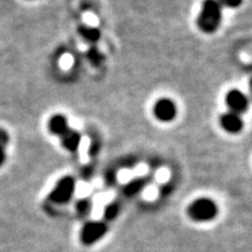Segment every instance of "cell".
Wrapping results in <instances>:
<instances>
[{"label": "cell", "instance_id": "cell-1", "mask_svg": "<svg viewBox=\"0 0 252 252\" xmlns=\"http://www.w3.org/2000/svg\"><path fill=\"white\" fill-rule=\"evenodd\" d=\"M222 9L218 0H204L196 20L199 29L206 34H214L217 32L222 22Z\"/></svg>", "mask_w": 252, "mask_h": 252}, {"label": "cell", "instance_id": "cell-2", "mask_svg": "<svg viewBox=\"0 0 252 252\" xmlns=\"http://www.w3.org/2000/svg\"><path fill=\"white\" fill-rule=\"evenodd\" d=\"M188 214L192 220L198 222H207L214 219L218 214L216 203L207 198H201L192 202L188 208Z\"/></svg>", "mask_w": 252, "mask_h": 252}, {"label": "cell", "instance_id": "cell-3", "mask_svg": "<svg viewBox=\"0 0 252 252\" xmlns=\"http://www.w3.org/2000/svg\"><path fill=\"white\" fill-rule=\"evenodd\" d=\"M75 188L76 182L74 178L70 176L62 178L51 191L49 199L55 204H64L72 199Z\"/></svg>", "mask_w": 252, "mask_h": 252}, {"label": "cell", "instance_id": "cell-4", "mask_svg": "<svg viewBox=\"0 0 252 252\" xmlns=\"http://www.w3.org/2000/svg\"><path fill=\"white\" fill-rule=\"evenodd\" d=\"M154 115L158 120L167 123L176 119L178 108L175 102L168 98H161L154 105Z\"/></svg>", "mask_w": 252, "mask_h": 252}, {"label": "cell", "instance_id": "cell-5", "mask_svg": "<svg viewBox=\"0 0 252 252\" xmlns=\"http://www.w3.org/2000/svg\"><path fill=\"white\" fill-rule=\"evenodd\" d=\"M106 230L107 227L103 222H98V220L89 222L83 226L81 230V241L85 245H93L103 238Z\"/></svg>", "mask_w": 252, "mask_h": 252}, {"label": "cell", "instance_id": "cell-6", "mask_svg": "<svg viewBox=\"0 0 252 252\" xmlns=\"http://www.w3.org/2000/svg\"><path fill=\"white\" fill-rule=\"evenodd\" d=\"M225 101L230 112L238 115L246 113L249 106V100L247 96L240 90H231L227 93Z\"/></svg>", "mask_w": 252, "mask_h": 252}, {"label": "cell", "instance_id": "cell-7", "mask_svg": "<svg viewBox=\"0 0 252 252\" xmlns=\"http://www.w3.org/2000/svg\"><path fill=\"white\" fill-rule=\"evenodd\" d=\"M220 123L223 129L229 133H238L244 127V121L241 116L230 110L220 116Z\"/></svg>", "mask_w": 252, "mask_h": 252}, {"label": "cell", "instance_id": "cell-8", "mask_svg": "<svg viewBox=\"0 0 252 252\" xmlns=\"http://www.w3.org/2000/svg\"><path fill=\"white\" fill-rule=\"evenodd\" d=\"M47 127H49V130L53 135L61 137L69 128V125L65 116L56 114L50 118L49 123H47Z\"/></svg>", "mask_w": 252, "mask_h": 252}, {"label": "cell", "instance_id": "cell-9", "mask_svg": "<svg viewBox=\"0 0 252 252\" xmlns=\"http://www.w3.org/2000/svg\"><path fill=\"white\" fill-rule=\"evenodd\" d=\"M60 138H61L62 146L70 153L76 152L79 148V145L81 143L80 132L75 129H72L70 127L66 130V132L63 133Z\"/></svg>", "mask_w": 252, "mask_h": 252}, {"label": "cell", "instance_id": "cell-10", "mask_svg": "<svg viewBox=\"0 0 252 252\" xmlns=\"http://www.w3.org/2000/svg\"><path fill=\"white\" fill-rule=\"evenodd\" d=\"M78 32L82 38H84L85 40H88L90 42H97L101 38V33L97 28L80 26L78 28Z\"/></svg>", "mask_w": 252, "mask_h": 252}, {"label": "cell", "instance_id": "cell-11", "mask_svg": "<svg viewBox=\"0 0 252 252\" xmlns=\"http://www.w3.org/2000/svg\"><path fill=\"white\" fill-rule=\"evenodd\" d=\"M10 142V136L6 130L0 128V167L5 162V148Z\"/></svg>", "mask_w": 252, "mask_h": 252}, {"label": "cell", "instance_id": "cell-12", "mask_svg": "<svg viewBox=\"0 0 252 252\" xmlns=\"http://www.w3.org/2000/svg\"><path fill=\"white\" fill-rule=\"evenodd\" d=\"M145 182L144 180L142 179H137V180H133L132 182H130L129 184H127L124 188V193L126 195H133V194H137L142 188L144 187Z\"/></svg>", "mask_w": 252, "mask_h": 252}, {"label": "cell", "instance_id": "cell-13", "mask_svg": "<svg viewBox=\"0 0 252 252\" xmlns=\"http://www.w3.org/2000/svg\"><path fill=\"white\" fill-rule=\"evenodd\" d=\"M118 214H119V205L117 203H113L108 205L105 209V218L107 220H114Z\"/></svg>", "mask_w": 252, "mask_h": 252}, {"label": "cell", "instance_id": "cell-14", "mask_svg": "<svg viewBox=\"0 0 252 252\" xmlns=\"http://www.w3.org/2000/svg\"><path fill=\"white\" fill-rule=\"evenodd\" d=\"M89 57L94 64H100L102 60H103V56H102V54L97 49L91 50L89 53Z\"/></svg>", "mask_w": 252, "mask_h": 252}, {"label": "cell", "instance_id": "cell-15", "mask_svg": "<svg viewBox=\"0 0 252 252\" xmlns=\"http://www.w3.org/2000/svg\"><path fill=\"white\" fill-rule=\"evenodd\" d=\"M220 6H226L230 7V9H235V7H239L242 3L243 0H218Z\"/></svg>", "mask_w": 252, "mask_h": 252}]
</instances>
